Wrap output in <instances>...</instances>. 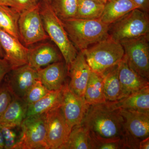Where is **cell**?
<instances>
[{
  "label": "cell",
  "mask_w": 149,
  "mask_h": 149,
  "mask_svg": "<svg viewBox=\"0 0 149 149\" xmlns=\"http://www.w3.org/2000/svg\"><path fill=\"white\" fill-rule=\"evenodd\" d=\"M88 130L93 149L97 143L125 144L124 120L115 103L106 102L89 105L82 123Z\"/></svg>",
  "instance_id": "6da1fadb"
},
{
  "label": "cell",
  "mask_w": 149,
  "mask_h": 149,
  "mask_svg": "<svg viewBox=\"0 0 149 149\" xmlns=\"http://www.w3.org/2000/svg\"><path fill=\"white\" fill-rule=\"evenodd\" d=\"M62 21L70 40L79 51L85 50L109 37V25L100 19L74 18Z\"/></svg>",
  "instance_id": "7a4b0ae2"
},
{
  "label": "cell",
  "mask_w": 149,
  "mask_h": 149,
  "mask_svg": "<svg viewBox=\"0 0 149 149\" xmlns=\"http://www.w3.org/2000/svg\"><path fill=\"white\" fill-rule=\"evenodd\" d=\"M40 12L46 32L61 53L68 67L76 58L78 51L70 40L63 21L56 15L50 4L40 1Z\"/></svg>",
  "instance_id": "3957f363"
},
{
  "label": "cell",
  "mask_w": 149,
  "mask_h": 149,
  "mask_svg": "<svg viewBox=\"0 0 149 149\" xmlns=\"http://www.w3.org/2000/svg\"><path fill=\"white\" fill-rule=\"evenodd\" d=\"M81 52L91 70L102 74L118 64L124 56L122 45L110 37Z\"/></svg>",
  "instance_id": "277c9868"
},
{
  "label": "cell",
  "mask_w": 149,
  "mask_h": 149,
  "mask_svg": "<svg viewBox=\"0 0 149 149\" xmlns=\"http://www.w3.org/2000/svg\"><path fill=\"white\" fill-rule=\"evenodd\" d=\"M149 34L148 14L139 8L109 25V37L119 43Z\"/></svg>",
  "instance_id": "5b68a950"
},
{
  "label": "cell",
  "mask_w": 149,
  "mask_h": 149,
  "mask_svg": "<svg viewBox=\"0 0 149 149\" xmlns=\"http://www.w3.org/2000/svg\"><path fill=\"white\" fill-rule=\"evenodd\" d=\"M124 51L128 66L137 74L149 80V35L120 43Z\"/></svg>",
  "instance_id": "8992f818"
},
{
  "label": "cell",
  "mask_w": 149,
  "mask_h": 149,
  "mask_svg": "<svg viewBox=\"0 0 149 149\" xmlns=\"http://www.w3.org/2000/svg\"><path fill=\"white\" fill-rule=\"evenodd\" d=\"M19 40L25 47L49 38L44 28L40 12V2L20 14L18 22Z\"/></svg>",
  "instance_id": "52a82bcc"
},
{
  "label": "cell",
  "mask_w": 149,
  "mask_h": 149,
  "mask_svg": "<svg viewBox=\"0 0 149 149\" xmlns=\"http://www.w3.org/2000/svg\"><path fill=\"white\" fill-rule=\"evenodd\" d=\"M17 149H49L47 143L45 113L28 116L20 126Z\"/></svg>",
  "instance_id": "ba28073f"
},
{
  "label": "cell",
  "mask_w": 149,
  "mask_h": 149,
  "mask_svg": "<svg viewBox=\"0 0 149 149\" xmlns=\"http://www.w3.org/2000/svg\"><path fill=\"white\" fill-rule=\"evenodd\" d=\"M124 120L126 148L139 149V143L149 136V114L120 109Z\"/></svg>",
  "instance_id": "9c48e42d"
},
{
  "label": "cell",
  "mask_w": 149,
  "mask_h": 149,
  "mask_svg": "<svg viewBox=\"0 0 149 149\" xmlns=\"http://www.w3.org/2000/svg\"><path fill=\"white\" fill-rule=\"evenodd\" d=\"M47 143L49 149H60L71 130L67 124L61 106L45 113Z\"/></svg>",
  "instance_id": "30bf717a"
},
{
  "label": "cell",
  "mask_w": 149,
  "mask_h": 149,
  "mask_svg": "<svg viewBox=\"0 0 149 149\" xmlns=\"http://www.w3.org/2000/svg\"><path fill=\"white\" fill-rule=\"evenodd\" d=\"M89 105L84 98L76 95L67 83L62 89V111L70 129L81 124Z\"/></svg>",
  "instance_id": "8fae6325"
},
{
  "label": "cell",
  "mask_w": 149,
  "mask_h": 149,
  "mask_svg": "<svg viewBox=\"0 0 149 149\" xmlns=\"http://www.w3.org/2000/svg\"><path fill=\"white\" fill-rule=\"evenodd\" d=\"M38 80L37 70L28 64L12 70L4 80L14 97L22 99Z\"/></svg>",
  "instance_id": "7c38bea8"
},
{
  "label": "cell",
  "mask_w": 149,
  "mask_h": 149,
  "mask_svg": "<svg viewBox=\"0 0 149 149\" xmlns=\"http://www.w3.org/2000/svg\"><path fill=\"white\" fill-rule=\"evenodd\" d=\"M68 74L70 79L68 83L70 88L77 95L84 98L85 89L92 70L86 61L83 52H78L76 58L68 67Z\"/></svg>",
  "instance_id": "4fadbf2b"
},
{
  "label": "cell",
  "mask_w": 149,
  "mask_h": 149,
  "mask_svg": "<svg viewBox=\"0 0 149 149\" xmlns=\"http://www.w3.org/2000/svg\"><path fill=\"white\" fill-rule=\"evenodd\" d=\"M0 45L6 59L13 69L27 64L29 48L20 42V40L0 29Z\"/></svg>",
  "instance_id": "5bb4252c"
},
{
  "label": "cell",
  "mask_w": 149,
  "mask_h": 149,
  "mask_svg": "<svg viewBox=\"0 0 149 149\" xmlns=\"http://www.w3.org/2000/svg\"><path fill=\"white\" fill-rule=\"evenodd\" d=\"M37 71L39 80L49 91L61 90L67 83L68 68L63 61L54 63Z\"/></svg>",
  "instance_id": "9a60e30c"
},
{
  "label": "cell",
  "mask_w": 149,
  "mask_h": 149,
  "mask_svg": "<svg viewBox=\"0 0 149 149\" xmlns=\"http://www.w3.org/2000/svg\"><path fill=\"white\" fill-rule=\"evenodd\" d=\"M63 58L61 53L55 46L49 43H43L29 48L27 64L37 70L54 63L62 61Z\"/></svg>",
  "instance_id": "2e32d148"
},
{
  "label": "cell",
  "mask_w": 149,
  "mask_h": 149,
  "mask_svg": "<svg viewBox=\"0 0 149 149\" xmlns=\"http://www.w3.org/2000/svg\"><path fill=\"white\" fill-rule=\"evenodd\" d=\"M118 66L123 98L149 85V80L142 77L129 68L124 56L118 63Z\"/></svg>",
  "instance_id": "e0dca14e"
},
{
  "label": "cell",
  "mask_w": 149,
  "mask_h": 149,
  "mask_svg": "<svg viewBox=\"0 0 149 149\" xmlns=\"http://www.w3.org/2000/svg\"><path fill=\"white\" fill-rule=\"evenodd\" d=\"M28 105L23 99L14 97L2 116L0 126L15 128L20 127L26 117Z\"/></svg>",
  "instance_id": "ac0fdd59"
},
{
  "label": "cell",
  "mask_w": 149,
  "mask_h": 149,
  "mask_svg": "<svg viewBox=\"0 0 149 149\" xmlns=\"http://www.w3.org/2000/svg\"><path fill=\"white\" fill-rule=\"evenodd\" d=\"M136 8L139 6L133 0H110L105 5L100 19L110 25Z\"/></svg>",
  "instance_id": "d6986e66"
},
{
  "label": "cell",
  "mask_w": 149,
  "mask_h": 149,
  "mask_svg": "<svg viewBox=\"0 0 149 149\" xmlns=\"http://www.w3.org/2000/svg\"><path fill=\"white\" fill-rule=\"evenodd\" d=\"M115 103L120 109L149 114V85Z\"/></svg>",
  "instance_id": "ffe728a7"
},
{
  "label": "cell",
  "mask_w": 149,
  "mask_h": 149,
  "mask_svg": "<svg viewBox=\"0 0 149 149\" xmlns=\"http://www.w3.org/2000/svg\"><path fill=\"white\" fill-rule=\"evenodd\" d=\"M62 89L50 91L37 102L28 105L26 117L45 114L51 110L60 107L62 98Z\"/></svg>",
  "instance_id": "44dd1931"
},
{
  "label": "cell",
  "mask_w": 149,
  "mask_h": 149,
  "mask_svg": "<svg viewBox=\"0 0 149 149\" xmlns=\"http://www.w3.org/2000/svg\"><path fill=\"white\" fill-rule=\"evenodd\" d=\"M85 102L88 105L106 102L104 92L103 74L91 70L84 96Z\"/></svg>",
  "instance_id": "7402d4cb"
},
{
  "label": "cell",
  "mask_w": 149,
  "mask_h": 149,
  "mask_svg": "<svg viewBox=\"0 0 149 149\" xmlns=\"http://www.w3.org/2000/svg\"><path fill=\"white\" fill-rule=\"evenodd\" d=\"M104 92L107 102H117L123 98L118 76V64L106 70L103 74Z\"/></svg>",
  "instance_id": "603a6c76"
},
{
  "label": "cell",
  "mask_w": 149,
  "mask_h": 149,
  "mask_svg": "<svg viewBox=\"0 0 149 149\" xmlns=\"http://www.w3.org/2000/svg\"><path fill=\"white\" fill-rule=\"evenodd\" d=\"M60 149H93L88 130L82 124L74 126Z\"/></svg>",
  "instance_id": "cb8c5ba5"
},
{
  "label": "cell",
  "mask_w": 149,
  "mask_h": 149,
  "mask_svg": "<svg viewBox=\"0 0 149 149\" xmlns=\"http://www.w3.org/2000/svg\"><path fill=\"white\" fill-rule=\"evenodd\" d=\"M20 14L11 7L0 5V29L19 40L18 22Z\"/></svg>",
  "instance_id": "d4e9b609"
},
{
  "label": "cell",
  "mask_w": 149,
  "mask_h": 149,
  "mask_svg": "<svg viewBox=\"0 0 149 149\" xmlns=\"http://www.w3.org/2000/svg\"><path fill=\"white\" fill-rule=\"evenodd\" d=\"M105 3L93 0H77L76 18L84 19H100Z\"/></svg>",
  "instance_id": "484cf974"
},
{
  "label": "cell",
  "mask_w": 149,
  "mask_h": 149,
  "mask_svg": "<svg viewBox=\"0 0 149 149\" xmlns=\"http://www.w3.org/2000/svg\"><path fill=\"white\" fill-rule=\"evenodd\" d=\"M50 6L57 16L62 21L76 18L77 0H52Z\"/></svg>",
  "instance_id": "4316f807"
},
{
  "label": "cell",
  "mask_w": 149,
  "mask_h": 149,
  "mask_svg": "<svg viewBox=\"0 0 149 149\" xmlns=\"http://www.w3.org/2000/svg\"><path fill=\"white\" fill-rule=\"evenodd\" d=\"M0 126V129L3 139L4 149H17L20 133L17 134L16 128Z\"/></svg>",
  "instance_id": "83f0119b"
},
{
  "label": "cell",
  "mask_w": 149,
  "mask_h": 149,
  "mask_svg": "<svg viewBox=\"0 0 149 149\" xmlns=\"http://www.w3.org/2000/svg\"><path fill=\"white\" fill-rule=\"evenodd\" d=\"M49 91L43 85L40 80H38L30 89L23 100L27 103V105L30 104L40 100Z\"/></svg>",
  "instance_id": "f1b7e54d"
},
{
  "label": "cell",
  "mask_w": 149,
  "mask_h": 149,
  "mask_svg": "<svg viewBox=\"0 0 149 149\" xmlns=\"http://www.w3.org/2000/svg\"><path fill=\"white\" fill-rule=\"evenodd\" d=\"M14 96L5 81L0 85V117L2 116Z\"/></svg>",
  "instance_id": "f546056e"
},
{
  "label": "cell",
  "mask_w": 149,
  "mask_h": 149,
  "mask_svg": "<svg viewBox=\"0 0 149 149\" xmlns=\"http://www.w3.org/2000/svg\"><path fill=\"white\" fill-rule=\"evenodd\" d=\"M41 0H12L14 8L19 13L37 5Z\"/></svg>",
  "instance_id": "4dcf8cb0"
},
{
  "label": "cell",
  "mask_w": 149,
  "mask_h": 149,
  "mask_svg": "<svg viewBox=\"0 0 149 149\" xmlns=\"http://www.w3.org/2000/svg\"><path fill=\"white\" fill-rule=\"evenodd\" d=\"M13 70V68L8 61L4 57L0 58V84L9 72Z\"/></svg>",
  "instance_id": "1f68e13d"
},
{
  "label": "cell",
  "mask_w": 149,
  "mask_h": 149,
  "mask_svg": "<svg viewBox=\"0 0 149 149\" xmlns=\"http://www.w3.org/2000/svg\"><path fill=\"white\" fill-rule=\"evenodd\" d=\"M94 149H125L124 145L120 142L97 143L94 145Z\"/></svg>",
  "instance_id": "d6a6232c"
},
{
  "label": "cell",
  "mask_w": 149,
  "mask_h": 149,
  "mask_svg": "<svg viewBox=\"0 0 149 149\" xmlns=\"http://www.w3.org/2000/svg\"><path fill=\"white\" fill-rule=\"evenodd\" d=\"M139 7V9L148 13L149 9V0H133Z\"/></svg>",
  "instance_id": "836d02e7"
},
{
  "label": "cell",
  "mask_w": 149,
  "mask_h": 149,
  "mask_svg": "<svg viewBox=\"0 0 149 149\" xmlns=\"http://www.w3.org/2000/svg\"><path fill=\"white\" fill-rule=\"evenodd\" d=\"M139 149H149V137L143 139L139 143Z\"/></svg>",
  "instance_id": "e575fe53"
},
{
  "label": "cell",
  "mask_w": 149,
  "mask_h": 149,
  "mask_svg": "<svg viewBox=\"0 0 149 149\" xmlns=\"http://www.w3.org/2000/svg\"><path fill=\"white\" fill-rule=\"evenodd\" d=\"M0 5L8 6L13 8H14L13 3L12 0H0Z\"/></svg>",
  "instance_id": "d590c367"
},
{
  "label": "cell",
  "mask_w": 149,
  "mask_h": 149,
  "mask_svg": "<svg viewBox=\"0 0 149 149\" xmlns=\"http://www.w3.org/2000/svg\"><path fill=\"white\" fill-rule=\"evenodd\" d=\"M4 149L3 139L1 131L0 129V149Z\"/></svg>",
  "instance_id": "8d00e7d4"
},
{
  "label": "cell",
  "mask_w": 149,
  "mask_h": 149,
  "mask_svg": "<svg viewBox=\"0 0 149 149\" xmlns=\"http://www.w3.org/2000/svg\"><path fill=\"white\" fill-rule=\"evenodd\" d=\"M4 53L0 45V58H4Z\"/></svg>",
  "instance_id": "74e56055"
},
{
  "label": "cell",
  "mask_w": 149,
  "mask_h": 149,
  "mask_svg": "<svg viewBox=\"0 0 149 149\" xmlns=\"http://www.w3.org/2000/svg\"><path fill=\"white\" fill-rule=\"evenodd\" d=\"M93 1H97L106 4L107 2L110 1V0H93Z\"/></svg>",
  "instance_id": "f35d334b"
},
{
  "label": "cell",
  "mask_w": 149,
  "mask_h": 149,
  "mask_svg": "<svg viewBox=\"0 0 149 149\" xmlns=\"http://www.w3.org/2000/svg\"><path fill=\"white\" fill-rule=\"evenodd\" d=\"M42 1L44 2L50 4L51 1L52 0H41Z\"/></svg>",
  "instance_id": "ab89813d"
}]
</instances>
